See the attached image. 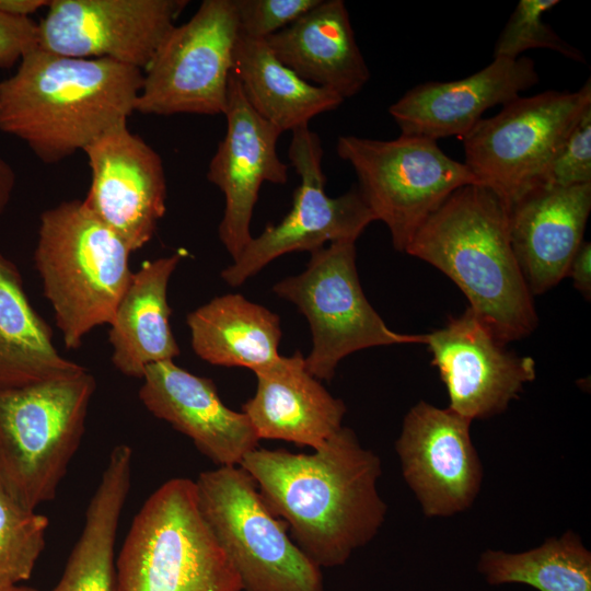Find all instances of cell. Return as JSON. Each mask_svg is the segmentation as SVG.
<instances>
[{"label": "cell", "mask_w": 591, "mask_h": 591, "mask_svg": "<svg viewBox=\"0 0 591 591\" xmlns=\"http://www.w3.org/2000/svg\"><path fill=\"white\" fill-rule=\"evenodd\" d=\"M0 591H36V590L31 587L18 584V586H12V587L0 588Z\"/></svg>", "instance_id": "cell-37"}, {"label": "cell", "mask_w": 591, "mask_h": 591, "mask_svg": "<svg viewBox=\"0 0 591 591\" xmlns=\"http://www.w3.org/2000/svg\"><path fill=\"white\" fill-rule=\"evenodd\" d=\"M49 3L50 0H0V11L16 18H30Z\"/></svg>", "instance_id": "cell-35"}, {"label": "cell", "mask_w": 591, "mask_h": 591, "mask_svg": "<svg viewBox=\"0 0 591 591\" xmlns=\"http://www.w3.org/2000/svg\"><path fill=\"white\" fill-rule=\"evenodd\" d=\"M321 0H234L239 32L266 39L289 26Z\"/></svg>", "instance_id": "cell-31"}, {"label": "cell", "mask_w": 591, "mask_h": 591, "mask_svg": "<svg viewBox=\"0 0 591 591\" xmlns=\"http://www.w3.org/2000/svg\"><path fill=\"white\" fill-rule=\"evenodd\" d=\"M591 184V106L587 107L554 159L544 186Z\"/></svg>", "instance_id": "cell-32"}, {"label": "cell", "mask_w": 591, "mask_h": 591, "mask_svg": "<svg viewBox=\"0 0 591 591\" xmlns=\"http://www.w3.org/2000/svg\"><path fill=\"white\" fill-rule=\"evenodd\" d=\"M237 36L234 0H204L187 22L173 27L142 71L135 112L223 114Z\"/></svg>", "instance_id": "cell-11"}, {"label": "cell", "mask_w": 591, "mask_h": 591, "mask_svg": "<svg viewBox=\"0 0 591 591\" xmlns=\"http://www.w3.org/2000/svg\"><path fill=\"white\" fill-rule=\"evenodd\" d=\"M477 570L491 586L522 583L538 591H591V552L568 530L519 553L486 549Z\"/></svg>", "instance_id": "cell-28"}, {"label": "cell", "mask_w": 591, "mask_h": 591, "mask_svg": "<svg viewBox=\"0 0 591 591\" xmlns=\"http://www.w3.org/2000/svg\"><path fill=\"white\" fill-rule=\"evenodd\" d=\"M182 258L177 252L143 263L118 302L108 340L112 362L126 376L142 379L149 366L181 354L170 325L167 286Z\"/></svg>", "instance_id": "cell-23"}, {"label": "cell", "mask_w": 591, "mask_h": 591, "mask_svg": "<svg viewBox=\"0 0 591 591\" xmlns=\"http://www.w3.org/2000/svg\"><path fill=\"white\" fill-rule=\"evenodd\" d=\"M425 345L445 384L449 408L471 420L505 412L536 375L534 359L507 350L470 308L426 334Z\"/></svg>", "instance_id": "cell-16"}, {"label": "cell", "mask_w": 591, "mask_h": 591, "mask_svg": "<svg viewBox=\"0 0 591 591\" xmlns=\"http://www.w3.org/2000/svg\"><path fill=\"white\" fill-rule=\"evenodd\" d=\"M265 40L300 78L344 100L358 94L370 79L343 0H321Z\"/></svg>", "instance_id": "cell-22"}, {"label": "cell", "mask_w": 591, "mask_h": 591, "mask_svg": "<svg viewBox=\"0 0 591 591\" xmlns=\"http://www.w3.org/2000/svg\"><path fill=\"white\" fill-rule=\"evenodd\" d=\"M142 381L139 398L144 407L192 439L219 466H237L258 448L248 417L223 404L212 380L169 360L149 366Z\"/></svg>", "instance_id": "cell-18"}, {"label": "cell", "mask_w": 591, "mask_h": 591, "mask_svg": "<svg viewBox=\"0 0 591 591\" xmlns=\"http://www.w3.org/2000/svg\"><path fill=\"white\" fill-rule=\"evenodd\" d=\"M589 106L590 78L577 91L520 95L462 138L464 163L510 208L545 185L554 159Z\"/></svg>", "instance_id": "cell-9"}, {"label": "cell", "mask_w": 591, "mask_h": 591, "mask_svg": "<svg viewBox=\"0 0 591 591\" xmlns=\"http://www.w3.org/2000/svg\"><path fill=\"white\" fill-rule=\"evenodd\" d=\"M558 0H520L496 42L494 58L517 59L529 49L546 48L564 57L586 62L582 51L563 39L545 23L543 15Z\"/></svg>", "instance_id": "cell-30"}, {"label": "cell", "mask_w": 591, "mask_h": 591, "mask_svg": "<svg viewBox=\"0 0 591 591\" xmlns=\"http://www.w3.org/2000/svg\"><path fill=\"white\" fill-rule=\"evenodd\" d=\"M194 352L204 361L256 372L280 357V317L239 293L213 298L187 315Z\"/></svg>", "instance_id": "cell-25"}, {"label": "cell", "mask_w": 591, "mask_h": 591, "mask_svg": "<svg viewBox=\"0 0 591 591\" xmlns=\"http://www.w3.org/2000/svg\"><path fill=\"white\" fill-rule=\"evenodd\" d=\"M48 519L18 502L0 485V588L32 577L45 548Z\"/></svg>", "instance_id": "cell-29"}, {"label": "cell", "mask_w": 591, "mask_h": 591, "mask_svg": "<svg viewBox=\"0 0 591 591\" xmlns=\"http://www.w3.org/2000/svg\"><path fill=\"white\" fill-rule=\"evenodd\" d=\"M223 114L227 131L210 160L207 178L224 195L218 233L234 260L253 237L250 227L260 186L286 184L289 165L277 153L282 132L251 107L232 72Z\"/></svg>", "instance_id": "cell-17"}, {"label": "cell", "mask_w": 591, "mask_h": 591, "mask_svg": "<svg viewBox=\"0 0 591 591\" xmlns=\"http://www.w3.org/2000/svg\"><path fill=\"white\" fill-rule=\"evenodd\" d=\"M187 0H50L38 47L73 58H106L142 71Z\"/></svg>", "instance_id": "cell-13"}, {"label": "cell", "mask_w": 591, "mask_h": 591, "mask_svg": "<svg viewBox=\"0 0 591 591\" xmlns=\"http://www.w3.org/2000/svg\"><path fill=\"white\" fill-rule=\"evenodd\" d=\"M38 47V23L0 11V68L10 69Z\"/></svg>", "instance_id": "cell-33"}, {"label": "cell", "mask_w": 591, "mask_h": 591, "mask_svg": "<svg viewBox=\"0 0 591 591\" xmlns=\"http://www.w3.org/2000/svg\"><path fill=\"white\" fill-rule=\"evenodd\" d=\"M115 566L116 591H242L199 509L195 482L183 477L146 500Z\"/></svg>", "instance_id": "cell-5"}, {"label": "cell", "mask_w": 591, "mask_h": 591, "mask_svg": "<svg viewBox=\"0 0 591 591\" xmlns=\"http://www.w3.org/2000/svg\"><path fill=\"white\" fill-rule=\"evenodd\" d=\"M590 210L591 184L541 186L509 208L511 245L532 296L567 277Z\"/></svg>", "instance_id": "cell-20"}, {"label": "cell", "mask_w": 591, "mask_h": 591, "mask_svg": "<svg viewBox=\"0 0 591 591\" xmlns=\"http://www.w3.org/2000/svg\"><path fill=\"white\" fill-rule=\"evenodd\" d=\"M194 482L199 509L242 591H324L321 568L293 542L246 471L219 466Z\"/></svg>", "instance_id": "cell-7"}, {"label": "cell", "mask_w": 591, "mask_h": 591, "mask_svg": "<svg viewBox=\"0 0 591 591\" xmlns=\"http://www.w3.org/2000/svg\"><path fill=\"white\" fill-rule=\"evenodd\" d=\"M471 419L419 401L405 415L395 441L402 475L427 518L470 509L484 479L471 439Z\"/></svg>", "instance_id": "cell-14"}, {"label": "cell", "mask_w": 591, "mask_h": 591, "mask_svg": "<svg viewBox=\"0 0 591 591\" xmlns=\"http://www.w3.org/2000/svg\"><path fill=\"white\" fill-rule=\"evenodd\" d=\"M273 291L306 317L312 347L304 358L317 380L331 381L350 354L378 346L426 344V334H401L386 326L367 300L356 267L355 241H335L310 252L304 271Z\"/></svg>", "instance_id": "cell-10"}, {"label": "cell", "mask_w": 591, "mask_h": 591, "mask_svg": "<svg viewBox=\"0 0 591 591\" xmlns=\"http://www.w3.org/2000/svg\"><path fill=\"white\" fill-rule=\"evenodd\" d=\"M131 253L83 200L42 213L34 263L68 349H78L91 331L111 323L134 274Z\"/></svg>", "instance_id": "cell-4"}, {"label": "cell", "mask_w": 591, "mask_h": 591, "mask_svg": "<svg viewBox=\"0 0 591 591\" xmlns=\"http://www.w3.org/2000/svg\"><path fill=\"white\" fill-rule=\"evenodd\" d=\"M289 160L301 182L292 207L277 224L268 223L252 237L233 263L221 271L231 287H239L277 257L291 252H312L326 242L357 241L375 221L357 186L338 197L325 193L323 148L309 126L291 131Z\"/></svg>", "instance_id": "cell-12"}, {"label": "cell", "mask_w": 591, "mask_h": 591, "mask_svg": "<svg viewBox=\"0 0 591 591\" xmlns=\"http://www.w3.org/2000/svg\"><path fill=\"white\" fill-rule=\"evenodd\" d=\"M591 243L583 241L573 256L567 276L586 298L591 294Z\"/></svg>", "instance_id": "cell-34"}, {"label": "cell", "mask_w": 591, "mask_h": 591, "mask_svg": "<svg viewBox=\"0 0 591 591\" xmlns=\"http://www.w3.org/2000/svg\"><path fill=\"white\" fill-rule=\"evenodd\" d=\"M270 511L321 569L348 561L382 528L387 506L378 490L381 460L341 427L314 453L256 448L239 464Z\"/></svg>", "instance_id": "cell-1"}, {"label": "cell", "mask_w": 591, "mask_h": 591, "mask_svg": "<svg viewBox=\"0 0 591 591\" xmlns=\"http://www.w3.org/2000/svg\"><path fill=\"white\" fill-rule=\"evenodd\" d=\"M83 152L91 170L86 208L139 251L153 237L166 210V178L159 153L132 134L127 120L106 130Z\"/></svg>", "instance_id": "cell-15"}, {"label": "cell", "mask_w": 591, "mask_h": 591, "mask_svg": "<svg viewBox=\"0 0 591 591\" xmlns=\"http://www.w3.org/2000/svg\"><path fill=\"white\" fill-rule=\"evenodd\" d=\"M131 463L129 445L113 448L88 505L81 534L49 591H116L115 541L130 489Z\"/></svg>", "instance_id": "cell-26"}, {"label": "cell", "mask_w": 591, "mask_h": 591, "mask_svg": "<svg viewBox=\"0 0 591 591\" xmlns=\"http://www.w3.org/2000/svg\"><path fill=\"white\" fill-rule=\"evenodd\" d=\"M405 253L447 275L505 344L536 328L533 296L511 245L509 206L491 188H457L422 223Z\"/></svg>", "instance_id": "cell-3"}, {"label": "cell", "mask_w": 591, "mask_h": 591, "mask_svg": "<svg viewBox=\"0 0 591 591\" xmlns=\"http://www.w3.org/2000/svg\"><path fill=\"white\" fill-rule=\"evenodd\" d=\"M94 376L0 391V485L35 510L56 497L85 430Z\"/></svg>", "instance_id": "cell-6"}, {"label": "cell", "mask_w": 591, "mask_h": 591, "mask_svg": "<svg viewBox=\"0 0 591 591\" xmlns=\"http://www.w3.org/2000/svg\"><path fill=\"white\" fill-rule=\"evenodd\" d=\"M86 370L59 354L50 326L32 306L18 266L0 253V391Z\"/></svg>", "instance_id": "cell-24"}, {"label": "cell", "mask_w": 591, "mask_h": 591, "mask_svg": "<svg viewBox=\"0 0 591 591\" xmlns=\"http://www.w3.org/2000/svg\"><path fill=\"white\" fill-rule=\"evenodd\" d=\"M336 151L352 166L374 220L386 224L399 252H405L418 229L453 192L484 185L464 162L453 160L437 140L425 137L339 136Z\"/></svg>", "instance_id": "cell-8"}, {"label": "cell", "mask_w": 591, "mask_h": 591, "mask_svg": "<svg viewBox=\"0 0 591 591\" xmlns=\"http://www.w3.org/2000/svg\"><path fill=\"white\" fill-rule=\"evenodd\" d=\"M538 82L528 57L494 58L482 70L454 81L417 84L389 113L401 134L439 140L465 137L490 107L505 105Z\"/></svg>", "instance_id": "cell-19"}, {"label": "cell", "mask_w": 591, "mask_h": 591, "mask_svg": "<svg viewBox=\"0 0 591 591\" xmlns=\"http://www.w3.org/2000/svg\"><path fill=\"white\" fill-rule=\"evenodd\" d=\"M15 186V173L12 167L0 158V216L5 210Z\"/></svg>", "instance_id": "cell-36"}, {"label": "cell", "mask_w": 591, "mask_h": 591, "mask_svg": "<svg viewBox=\"0 0 591 591\" xmlns=\"http://www.w3.org/2000/svg\"><path fill=\"white\" fill-rule=\"evenodd\" d=\"M232 74L251 107L281 132L309 126L345 100L314 85L282 63L265 39L240 34L233 50Z\"/></svg>", "instance_id": "cell-27"}, {"label": "cell", "mask_w": 591, "mask_h": 591, "mask_svg": "<svg viewBox=\"0 0 591 591\" xmlns=\"http://www.w3.org/2000/svg\"><path fill=\"white\" fill-rule=\"evenodd\" d=\"M255 394L242 405L259 440L318 449L343 425L346 406L305 368L300 351L254 372Z\"/></svg>", "instance_id": "cell-21"}, {"label": "cell", "mask_w": 591, "mask_h": 591, "mask_svg": "<svg viewBox=\"0 0 591 591\" xmlns=\"http://www.w3.org/2000/svg\"><path fill=\"white\" fill-rule=\"evenodd\" d=\"M141 69L106 58H73L37 47L0 82V130L44 163H58L135 112Z\"/></svg>", "instance_id": "cell-2"}]
</instances>
